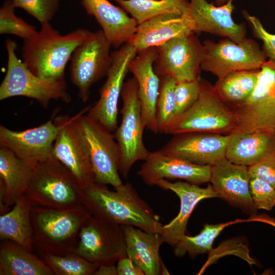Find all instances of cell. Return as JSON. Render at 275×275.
Returning <instances> with one entry per match:
<instances>
[{"mask_svg": "<svg viewBox=\"0 0 275 275\" xmlns=\"http://www.w3.org/2000/svg\"><path fill=\"white\" fill-rule=\"evenodd\" d=\"M0 275H54L39 256L9 240L1 241Z\"/></svg>", "mask_w": 275, "mask_h": 275, "instance_id": "cell-29", "label": "cell"}, {"mask_svg": "<svg viewBox=\"0 0 275 275\" xmlns=\"http://www.w3.org/2000/svg\"><path fill=\"white\" fill-rule=\"evenodd\" d=\"M229 0H214L216 6H222L225 4Z\"/></svg>", "mask_w": 275, "mask_h": 275, "instance_id": "cell-43", "label": "cell"}, {"mask_svg": "<svg viewBox=\"0 0 275 275\" xmlns=\"http://www.w3.org/2000/svg\"><path fill=\"white\" fill-rule=\"evenodd\" d=\"M156 185L173 191L180 199L178 215L168 224L163 225L160 233L163 242L173 248L186 235L188 219L197 204L202 200L218 197L211 184L202 188L186 181L171 182L161 179L157 182Z\"/></svg>", "mask_w": 275, "mask_h": 275, "instance_id": "cell-22", "label": "cell"}, {"mask_svg": "<svg viewBox=\"0 0 275 275\" xmlns=\"http://www.w3.org/2000/svg\"><path fill=\"white\" fill-rule=\"evenodd\" d=\"M81 191L71 172L51 153L34 167L25 195L34 205L64 209L82 205Z\"/></svg>", "mask_w": 275, "mask_h": 275, "instance_id": "cell-4", "label": "cell"}, {"mask_svg": "<svg viewBox=\"0 0 275 275\" xmlns=\"http://www.w3.org/2000/svg\"><path fill=\"white\" fill-rule=\"evenodd\" d=\"M156 48L154 69L159 77H171L177 83L200 77L203 46L194 33L174 38Z\"/></svg>", "mask_w": 275, "mask_h": 275, "instance_id": "cell-13", "label": "cell"}, {"mask_svg": "<svg viewBox=\"0 0 275 275\" xmlns=\"http://www.w3.org/2000/svg\"><path fill=\"white\" fill-rule=\"evenodd\" d=\"M259 69L232 72L217 79L213 88L221 99L231 108L245 102L252 94Z\"/></svg>", "mask_w": 275, "mask_h": 275, "instance_id": "cell-30", "label": "cell"}, {"mask_svg": "<svg viewBox=\"0 0 275 275\" xmlns=\"http://www.w3.org/2000/svg\"><path fill=\"white\" fill-rule=\"evenodd\" d=\"M202 80L200 77L194 80L177 83L173 123L186 112L198 99L202 89Z\"/></svg>", "mask_w": 275, "mask_h": 275, "instance_id": "cell-36", "label": "cell"}, {"mask_svg": "<svg viewBox=\"0 0 275 275\" xmlns=\"http://www.w3.org/2000/svg\"><path fill=\"white\" fill-rule=\"evenodd\" d=\"M53 122L58 128L52 154L72 174L81 188L95 183L89 152L76 127L73 117L60 115Z\"/></svg>", "mask_w": 275, "mask_h": 275, "instance_id": "cell-15", "label": "cell"}, {"mask_svg": "<svg viewBox=\"0 0 275 275\" xmlns=\"http://www.w3.org/2000/svg\"><path fill=\"white\" fill-rule=\"evenodd\" d=\"M137 174L150 186L161 179H177L199 185L210 181L211 166L195 164L159 150L150 152Z\"/></svg>", "mask_w": 275, "mask_h": 275, "instance_id": "cell-19", "label": "cell"}, {"mask_svg": "<svg viewBox=\"0 0 275 275\" xmlns=\"http://www.w3.org/2000/svg\"><path fill=\"white\" fill-rule=\"evenodd\" d=\"M236 128L233 111L218 96L213 86L202 79L198 99L172 124L168 134L205 132L228 135Z\"/></svg>", "mask_w": 275, "mask_h": 275, "instance_id": "cell-8", "label": "cell"}, {"mask_svg": "<svg viewBox=\"0 0 275 275\" xmlns=\"http://www.w3.org/2000/svg\"><path fill=\"white\" fill-rule=\"evenodd\" d=\"M12 0L5 2L0 9V34L17 36L24 40L35 36L36 28L17 17Z\"/></svg>", "mask_w": 275, "mask_h": 275, "instance_id": "cell-35", "label": "cell"}, {"mask_svg": "<svg viewBox=\"0 0 275 275\" xmlns=\"http://www.w3.org/2000/svg\"><path fill=\"white\" fill-rule=\"evenodd\" d=\"M274 153V133L235 130L229 134L226 158L234 163L249 167Z\"/></svg>", "mask_w": 275, "mask_h": 275, "instance_id": "cell-27", "label": "cell"}, {"mask_svg": "<svg viewBox=\"0 0 275 275\" xmlns=\"http://www.w3.org/2000/svg\"><path fill=\"white\" fill-rule=\"evenodd\" d=\"M13 205L0 216V240L13 241L33 252L34 233L31 214L34 205L24 195Z\"/></svg>", "mask_w": 275, "mask_h": 275, "instance_id": "cell-28", "label": "cell"}, {"mask_svg": "<svg viewBox=\"0 0 275 275\" xmlns=\"http://www.w3.org/2000/svg\"><path fill=\"white\" fill-rule=\"evenodd\" d=\"M81 4L99 24L112 46L119 48L130 42L138 24L123 9L108 0H82Z\"/></svg>", "mask_w": 275, "mask_h": 275, "instance_id": "cell-25", "label": "cell"}, {"mask_svg": "<svg viewBox=\"0 0 275 275\" xmlns=\"http://www.w3.org/2000/svg\"><path fill=\"white\" fill-rule=\"evenodd\" d=\"M234 8L233 0L222 6L206 0H190L188 14L193 21L194 32H206L242 42L245 38L246 29L233 20Z\"/></svg>", "mask_w": 275, "mask_h": 275, "instance_id": "cell-20", "label": "cell"}, {"mask_svg": "<svg viewBox=\"0 0 275 275\" xmlns=\"http://www.w3.org/2000/svg\"><path fill=\"white\" fill-rule=\"evenodd\" d=\"M121 226L126 255L145 275L169 274L159 254L164 243L161 235L130 225Z\"/></svg>", "mask_w": 275, "mask_h": 275, "instance_id": "cell-24", "label": "cell"}, {"mask_svg": "<svg viewBox=\"0 0 275 275\" xmlns=\"http://www.w3.org/2000/svg\"><path fill=\"white\" fill-rule=\"evenodd\" d=\"M94 275H117L115 264L100 265Z\"/></svg>", "mask_w": 275, "mask_h": 275, "instance_id": "cell-42", "label": "cell"}, {"mask_svg": "<svg viewBox=\"0 0 275 275\" xmlns=\"http://www.w3.org/2000/svg\"><path fill=\"white\" fill-rule=\"evenodd\" d=\"M8 60L7 71L0 86V100L15 96L34 99L46 108L51 100L65 103L71 101L65 79L51 81L41 78L32 73L16 54V43L6 40Z\"/></svg>", "mask_w": 275, "mask_h": 275, "instance_id": "cell-5", "label": "cell"}, {"mask_svg": "<svg viewBox=\"0 0 275 275\" xmlns=\"http://www.w3.org/2000/svg\"><path fill=\"white\" fill-rule=\"evenodd\" d=\"M12 1L15 8L22 9L41 24L49 23L59 7V0Z\"/></svg>", "mask_w": 275, "mask_h": 275, "instance_id": "cell-37", "label": "cell"}, {"mask_svg": "<svg viewBox=\"0 0 275 275\" xmlns=\"http://www.w3.org/2000/svg\"><path fill=\"white\" fill-rule=\"evenodd\" d=\"M193 21L188 14H164L138 24L129 43L137 53L157 47L177 37L194 33Z\"/></svg>", "mask_w": 275, "mask_h": 275, "instance_id": "cell-23", "label": "cell"}, {"mask_svg": "<svg viewBox=\"0 0 275 275\" xmlns=\"http://www.w3.org/2000/svg\"><path fill=\"white\" fill-rule=\"evenodd\" d=\"M117 275H145L142 270L127 255L117 262Z\"/></svg>", "mask_w": 275, "mask_h": 275, "instance_id": "cell-41", "label": "cell"}, {"mask_svg": "<svg viewBox=\"0 0 275 275\" xmlns=\"http://www.w3.org/2000/svg\"><path fill=\"white\" fill-rule=\"evenodd\" d=\"M229 134L187 132L174 136L160 150L195 164L212 166L226 157Z\"/></svg>", "mask_w": 275, "mask_h": 275, "instance_id": "cell-16", "label": "cell"}, {"mask_svg": "<svg viewBox=\"0 0 275 275\" xmlns=\"http://www.w3.org/2000/svg\"><path fill=\"white\" fill-rule=\"evenodd\" d=\"M89 107L73 116L74 124L87 147L95 183L109 184L115 188L123 183L119 172V148L112 131L84 115Z\"/></svg>", "mask_w": 275, "mask_h": 275, "instance_id": "cell-6", "label": "cell"}, {"mask_svg": "<svg viewBox=\"0 0 275 275\" xmlns=\"http://www.w3.org/2000/svg\"><path fill=\"white\" fill-rule=\"evenodd\" d=\"M106 185L94 183L81 188L82 205L92 215L120 225H130L145 231L160 233L159 216L142 199L130 183L112 191Z\"/></svg>", "mask_w": 275, "mask_h": 275, "instance_id": "cell-1", "label": "cell"}, {"mask_svg": "<svg viewBox=\"0 0 275 275\" xmlns=\"http://www.w3.org/2000/svg\"><path fill=\"white\" fill-rule=\"evenodd\" d=\"M250 188L256 208L267 211L275 207V188L257 177H250Z\"/></svg>", "mask_w": 275, "mask_h": 275, "instance_id": "cell-38", "label": "cell"}, {"mask_svg": "<svg viewBox=\"0 0 275 275\" xmlns=\"http://www.w3.org/2000/svg\"><path fill=\"white\" fill-rule=\"evenodd\" d=\"M34 247L56 255L72 253L79 231L91 214L82 205L64 209L34 205L32 210Z\"/></svg>", "mask_w": 275, "mask_h": 275, "instance_id": "cell-3", "label": "cell"}, {"mask_svg": "<svg viewBox=\"0 0 275 275\" xmlns=\"http://www.w3.org/2000/svg\"><path fill=\"white\" fill-rule=\"evenodd\" d=\"M34 168L19 157L11 150L0 148V180L5 191L0 195L1 215L11 210L13 205L25 195L31 183Z\"/></svg>", "mask_w": 275, "mask_h": 275, "instance_id": "cell-26", "label": "cell"}, {"mask_svg": "<svg viewBox=\"0 0 275 275\" xmlns=\"http://www.w3.org/2000/svg\"><path fill=\"white\" fill-rule=\"evenodd\" d=\"M227 224H205L200 233L195 236H183L173 248L174 255L181 257L186 253L191 258L199 255L209 253L212 250L214 239Z\"/></svg>", "mask_w": 275, "mask_h": 275, "instance_id": "cell-32", "label": "cell"}, {"mask_svg": "<svg viewBox=\"0 0 275 275\" xmlns=\"http://www.w3.org/2000/svg\"><path fill=\"white\" fill-rule=\"evenodd\" d=\"M248 167L226 157L211 166L210 181L217 197L250 216L257 212L251 194Z\"/></svg>", "mask_w": 275, "mask_h": 275, "instance_id": "cell-18", "label": "cell"}, {"mask_svg": "<svg viewBox=\"0 0 275 275\" xmlns=\"http://www.w3.org/2000/svg\"><path fill=\"white\" fill-rule=\"evenodd\" d=\"M201 69L221 79L237 71L259 69L266 56L251 39L237 43L229 38L215 42L206 40L203 44Z\"/></svg>", "mask_w": 275, "mask_h": 275, "instance_id": "cell-10", "label": "cell"}, {"mask_svg": "<svg viewBox=\"0 0 275 275\" xmlns=\"http://www.w3.org/2000/svg\"><path fill=\"white\" fill-rule=\"evenodd\" d=\"M73 252L99 265L115 264L127 255L121 226L91 215L79 231Z\"/></svg>", "mask_w": 275, "mask_h": 275, "instance_id": "cell-11", "label": "cell"}, {"mask_svg": "<svg viewBox=\"0 0 275 275\" xmlns=\"http://www.w3.org/2000/svg\"><path fill=\"white\" fill-rule=\"evenodd\" d=\"M58 128L52 120L22 131L0 126V147L11 150L20 159L34 167L52 153Z\"/></svg>", "mask_w": 275, "mask_h": 275, "instance_id": "cell-17", "label": "cell"}, {"mask_svg": "<svg viewBox=\"0 0 275 275\" xmlns=\"http://www.w3.org/2000/svg\"><path fill=\"white\" fill-rule=\"evenodd\" d=\"M250 177H257L275 188V153L248 167Z\"/></svg>", "mask_w": 275, "mask_h": 275, "instance_id": "cell-40", "label": "cell"}, {"mask_svg": "<svg viewBox=\"0 0 275 275\" xmlns=\"http://www.w3.org/2000/svg\"><path fill=\"white\" fill-rule=\"evenodd\" d=\"M38 254L56 275H94L99 266L73 252L65 255Z\"/></svg>", "mask_w": 275, "mask_h": 275, "instance_id": "cell-33", "label": "cell"}, {"mask_svg": "<svg viewBox=\"0 0 275 275\" xmlns=\"http://www.w3.org/2000/svg\"><path fill=\"white\" fill-rule=\"evenodd\" d=\"M140 24L164 14L185 15L188 12V0H114Z\"/></svg>", "mask_w": 275, "mask_h": 275, "instance_id": "cell-31", "label": "cell"}, {"mask_svg": "<svg viewBox=\"0 0 275 275\" xmlns=\"http://www.w3.org/2000/svg\"><path fill=\"white\" fill-rule=\"evenodd\" d=\"M136 54L135 49L129 42L111 53V66L106 79L99 91V99L87 111L88 116L112 132L115 131L118 127L119 97L121 96L130 63Z\"/></svg>", "mask_w": 275, "mask_h": 275, "instance_id": "cell-14", "label": "cell"}, {"mask_svg": "<svg viewBox=\"0 0 275 275\" xmlns=\"http://www.w3.org/2000/svg\"><path fill=\"white\" fill-rule=\"evenodd\" d=\"M41 25L40 30L35 36L23 41V62L32 73L41 78L63 80L67 63L76 48L92 32L78 29L62 35L50 23Z\"/></svg>", "mask_w": 275, "mask_h": 275, "instance_id": "cell-2", "label": "cell"}, {"mask_svg": "<svg viewBox=\"0 0 275 275\" xmlns=\"http://www.w3.org/2000/svg\"><path fill=\"white\" fill-rule=\"evenodd\" d=\"M243 17L250 23L254 36L263 42V51L268 60L275 63V34L268 33L263 27L260 20L243 10Z\"/></svg>", "mask_w": 275, "mask_h": 275, "instance_id": "cell-39", "label": "cell"}, {"mask_svg": "<svg viewBox=\"0 0 275 275\" xmlns=\"http://www.w3.org/2000/svg\"><path fill=\"white\" fill-rule=\"evenodd\" d=\"M130 62L129 71L136 80L141 115L146 128L158 133L156 106L160 88V77L154 69L157 57L156 47L147 48L137 53Z\"/></svg>", "mask_w": 275, "mask_h": 275, "instance_id": "cell-21", "label": "cell"}, {"mask_svg": "<svg viewBox=\"0 0 275 275\" xmlns=\"http://www.w3.org/2000/svg\"><path fill=\"white\" fill-rule=\"evenodd\" d=\"M121 97L122 119L114 136L119 148V172L126 178L135 162L146 160L150 152L143 142L146 127L142 120L138 86L134 77L124 82Z\"/></svg>", "mask_w": 275, "mask_h": 275, "instance_id": "cell-7", "label": "cell"}, {"mask_svg": "<svg viewBox=\"0 0 275 275\" xmlns=\"http://www.w3.org/2000/svg\"><path fill=\"white\" fill-rule=\"evenodd\" d=\"M160 88L156 106L158 133L168 134L174 120L175 90L177 82L172 77H160Z\"/></svg>", "mask_w": 275, "mask_h": 275, "instance_id": "cell-34", "label": "cell"}, {"mask_svg": "<svg viewBox=\"0 0 275 275\" xmlns=\"http://www.w3.org/2000/svg\"><path fill=\"white\" fill-rule=\"evenodd\" d=\"M111 44L102 30L92 33L74 50L70 67V79L78 97L87 102L92 86L108 72L112 61Z\"/></svg>", "mask_w": 275, "mask_h": 275, "instance_id": "cell-12", "label": "cell"}, {"mask_svg": "<svg viewBox=\"0 0 275 275\" xmlns=\"http://www.w3.org/2000/svg\"><path fill=\"white\" fill-rule=\"evenodd\" d=\"M231 109L236 120L235 130L275 134L274 62L266 61L259 70L256 86L250 97Z\"/></svg>", "mask_w": 275, "mask_h": 275, "instance_id": "cell-9", "label": "cell"}]
</instances>
